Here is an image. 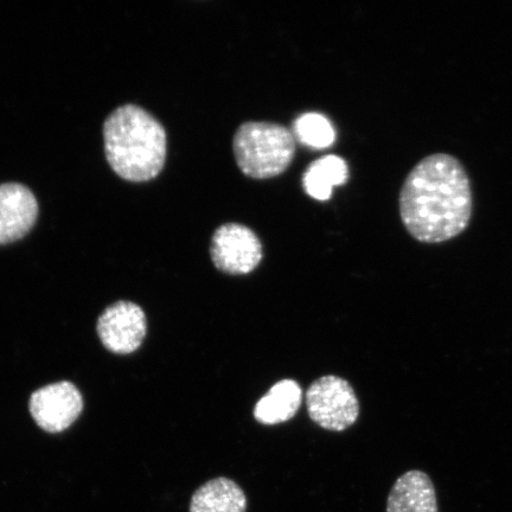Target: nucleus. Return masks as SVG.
Segmentation results:
<instances>
[{"instance_id":"obj_1","label":"nucleus","mask_w":512,"mask_h":512,"mask_svg":"<svg viewBox=\"0 0 512 512\" xmlns=\"http://www.w3.org/2000/svg\"><path fill=\"white\" fill-rule=\"evenodd\" d=\"M399 209L408 234L421 243L463 234L472 219L473 194L462 162L443 152L421 159L402 185Z\"/></svg>"},{"instance_id":"obj_2","label":"nucleus","mask_w":512,"mask_h":512,"mask_svg":"<svg viewBox=\"0 0 512 512\" xmlns=\"http://www.w3.org/2000/svg\"><path fill=\"white\" fill-rule=\"evenodd\" d=\"M108 163L128 182H147L163 170L168 140L162 124L136 105L119 107L104 125Z\"/></svg>"},{"instance_id":"obj_3","label":"nucleus","mask_w":512,"mask_h":512,"mask_svg":"<svg viewBox=\"0 0 512 512\" xmlns=\"http://www.w3.org/2000/svg\"><path fill=\"white\" fill-rule=\"evenodd\" d=\"M233 150L243 174L255 179L273 178L291 165L296 139L288 128L278 124L246 123L235 133Z\"/></svg>"},{"instance_id":"obj_4","label":"nucleus","mask_w":512,"mask_h":512,"mask_svg":"<svg viewBox=\"0 0 512 512\" xmlns=\"http://www.w3.org/2000/svg\"><path fill=\"white\" fill-rule=\"evenodd\" d=\"M306 406L311 420L328 431H345L360 416L354 388L334 375L320 377L311 384L306 392Z\"/></svg>"},{"instance_id":"obj_5","label":"nucleus","mask_w":512,"mask_h":512,"mask_svg":"<svg viewBox=\"0 0 512 512\" xmlns=\"http://www.w3.org/2000/svg\"><path fill=\"white\" fill-rule=\"evenodd\" d=\"M210 255L217 270L243 275L252 273L262 260V245L252 229L226 223L211 238Z\"/></svg>"},{"instance_id":"obj_6","label":"nucleus","mask_w":512,"mask_h":512,"mask_svg":"<svg viewBox=\"0 0 512 512\" xmlns=\"http://www.w3.org/2000/svg\"><path fill=\"white\" fill-rule=\"evenodd\" d=\"M83 400L73 383L49 384L31 395L30 413L36 424L49 433H60L73 425L82 412Z\"/></svg>"},{"instance_id":"obj_7","label":"nucleus","mask_w":512,"mask_h":512,"mask_svg":"<svg viewBox=\"0 0 512 512\" xmlns=\"http://www.w3.org/2000/svg\"><path fill=\"white\" fill-rule=\"evenodd\" d=\"M146 330V316L142 307L131 302H119L108 307L98 322L101 342L114 354L127 355L139 349Z\"/></svg>"},{"instance_id":"obj_8","label":"nucleus","mask_w":512,"mask_h":512,"mask_svg":"<svg viewBox=\"0 0 512 512\" xmlns=\"http://www.w3.org/2000/svg\"><path fill=\"white\" fill-rule=\"evenodd\" d=\"M37 216L38 203L30 189L18 183L0 185V245L23 239Z\"/></svg>"},{"instance_id":"obj_9","label":"nucleus","mask_w":512,"mask_h":512,"mask_svg":"<svg viewBox=\"0 0 512 512\" xmlns=\"http://www.w3.org/2000/svg\"><path fill=\"white\" fill-rule=\"evenodd\" d=\"M387 512H439L437 494L427 473H403L389 492Z\"/></svg>"},{"instance_id":"obj_10","label":"nucleus","mask_w":512,"mask_h":512,"mask_svg":"<svg viewBox=\"0 0 512 512\" xmlns=\"http://www.w3.org/2000/svg\"><path fill=\"white\" fill-rule=\"evenodd\" d=\"M245 491L234 480L219 477L209 480L195 491L190 512H246Z\"/></svg>"},{"instance_id":"obj_11","label":"nucleus","mask_w":512,"mask_h":512,"mask_svg":"<svg viewBox=\"0 0 512 512\" xmlns=\"http://www.w3.org/2000/svg\"><path fill=\"white\" fill-rule=\"evenodd\" d=\"M302 401L303 390L299 383L293 380H281L256 403L255 419L262 425L283 424L297 414Z\"/></svg>"},{"instance_id":"obj_12","label":"nucleus","mask_w":512,"mask_h":512,"mask_svg":"<svg viewBox=\"0 0 512 512\" xmlns=\"http://www.w3.org/2000/svg\"><path fill=\"white\" fill-rule=\"evenodd\" d=\"M349 168L341 157L328 155L313 162L303 177L306 194L317 201H328L332 189L347 183Z\"/></svg>"},{"instance_id":"obj_13","label":"nucleus","mask_w":512,"mask_h":512,"mask_svg":"<svg viewBox=\"0 0 512 512\" xmlns=\"http://www.w3.org/2000/svg\"><path fill=\"white\" fill-rule=\"evenodd\" d=\"M293 137L309 149L324 150L334 145L336 131L331 121L319 113L300 115L293 124Z\"/></svg>"}]
</instances>
